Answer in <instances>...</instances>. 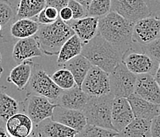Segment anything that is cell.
Returning a JSON list of instances; mask_svg holds the SVG:
<instances>
[{"mask_svg": "<svg viewBox=\"0 0 160 137\" xmlns=\"http://www.w3.org/2000/svg\"><path fill=\"white\" fill-rule=\"evenodd\" d=\"M2 72H3V68L2 66V57H1V54H0V77L2 76Z\"/></svg>", "mask_w": 160, "mask_h": 137, "instance_id": "obj_42", "label": "cell"}, {"mask_svg": "<svg viewBox=\"0 0 160 137\" xmlns=\"http://www.w3.org/2000/svg\"><path fill=\"white\" fill-rule=\"evenodd\" d=\"M132 110L128 98L114 97L112 105L111 118L114 129L120 132L134 119Z\"/></svg>", "mask_w": 160, "mask_h": 137, "instance_id": "obj_12", "label": "cell"}, {"mask_svg": "<svg viewBox=\"0 0 160 137\" xmlns=\"http://www.w3.org/2000/svg\"><path fill=\"white\" fill-rule=\"evenodd\" d=\"M0 137H10L6 128L0 126Z\"/></svg>", "mask_w": 160, "mask_h": 137, "instance_id": "obj_40", "label": "cell"}, {"mask_svg": "<svg viewBox=\"0 0 160 137\" xmlns=\"http://www.w3.org/2000/svg\"><path fill=\"white\" fill-rule=\"evenodd\" d=\"M111 10L133 23L152 14L145 0H112Z\"/></svg>", "mask_w": 160, "mask_h": 137, "instance_id": "obj_8", "label": "cell"}, {"mask_svg": "<svg viewBox=\"0 0 160 137\" xmlns=\"http://www.w3.org/2000/svg\"><path fill=\"white\" fill-rule=\"evenodd\" d=\"M45 1H46V6L55 7L58 10H61L63 7H67L69 2V0H45Z\"/></svg>", "mask_w": 160, "mask_h": 137, "instance_id": "obj_37", "label": "cell"}, {"mask_svg": "<svg viewBox=\"0 0 160 137\" xmlns=\"http://www.w3.org/2000/svg\"><path fill=\"white\" fill-rule=\"evenodd\" d=\"M155 14L160 19V10H158V11H157L156 13H155Z\"/></svg>", "mask_w": 160, "mask_h": 137, "instance_id": "obj_43", "label": "cell"}, {"mask_svg": "<svg viewBox=\"0 0 160 137\" xmlns=\"http://www.w3.org/2000/svg\"><path fill=\"white\" fill-rule=\"evenodd\" d=\"M27 137H33V136H32V135H29V136H27Z\"/></svg>", "mask_w": 160, "mask_h": 137, "instance_id": "obj_46", "label": "cell"}, {"mask_svg": "<svg viewBox=\"0 0 160 137\" xmlns=\"http://www.w3.org/2000/svg\"><path fill=\"white\" fill-rule=\"evenodd\" d=\"M59 17L66 23H69L70 21H72L73 20V14H72L70 7L67 6L59 10Z\"/></svg>", "mask_w": 160, "mask_h": 137, "instance_id": "obj_35", "label": "cell"}, {"mask_svg": "<svg viewBox=\"0 0 160 137\" xmlns=\"http://www.w3.org/2000/svg\"><path fill=\"white\" fill-rule=\"evenodd\" d=\"M20 110V103L4 91L0 87V121L5 122Z\"/></svg>", "mask_w": 160, "mask_h": 137, "instance_id": "obj_27", "label": "cell"}, {"mask_svg": "<svg viewBox=\"0 0 160 137\" xmlns=\"http://www.w3.org/2000/svg\"><path fill=\"white\" fill-rule=\"evenodd\" d=\"M56 103H53L46 97L39 95H30L26 98V112L34 125L52 117Z\"/></svg>", "mask_w": 160, "mask_h": 137, "instance_id": "obj_10", "label": "cell"}, {"mask_svg": "<svg viewBox=\"0 0 160 137\" xmlns=\"http://www.w3.org/2000/svg\"><path fill=\"white\" fill-rule=\"evenodd\" d=\"M151 136L160 137V115L156 116L152 120Z\"/></svg>", "mask_w": 160, "mask_h": 137, "instance_id": "obj_36", "label": "cell"}, {"mask_svg": "<svg viewBox=\"0 0 160 137\" xmlns=\"http://www.w3.org/2000/svg\"><path fill=\"white\" fill-rule=\"evenodd\" d=\"M33 66V62L29 59L19 63L10 72L7 81L14 84L20 91L25 89L32 76Z\"/></svg>", "mask_w": 160, "mask_h": 137, "instance_id": "obj_21", "label": "cell"}, {"mask_svg": "<svg viewBox=\"0 0 160 137\" xmlns=\"http://www.w3.org/2000/svg\"><path fill=\"white\" fill-rule=\"evenodd\" d=\"M75 1H77L78 2H79L80 4H82L84 7H86V8L87 9L88 8L89 6H90V2H91V1H92V0H75Z\"/></svg>", "mask_w": 160, "mask_h": 137, "instance_id": "obj_41", "label": "cell"}, {"mask_svg": "<svg viewBox=\"0 0 160 137\" xmlns=\"http://www.w3.org/2000/svg\"><path fill=\"white\" fill-rule=\"evenodd\" d=\"M112 0H92L87 8V16L102 17L110 12Z\"/></svg>", "mask_w": 160, "mask_h": 137, "instance_id": "obj_30", "label": "cell"}, {"mask_svg": "<svg viewBox=\"0 0 160 137\" xmlns=\"http://www.w3.org/2000/svg\"><path fill=\"white\" fill-rule=\"evenodd\" d=\"M154 76H155V80H156V82L158 83V84L159 85V87H160V62L158 63V68H157V70H156V72H155Z\"/></svg>", "mask_w": 160, "mask_h": 137, "instance_id": "obj_39", "label": "cell"}, {"mask_svg": "<svg viewBox=\"0 0 160 137\" xmlns=\"http://www.w3.org/2000/svg\"><path fill=\"white\" fill-rule=\"evenodd\" d=\"M51 77L55 84L62 90L70 89L76 85L73 75L66 68H62L55 71Z\"/></svg>", "mask_w": 160, "mask_h": 137, "instance_id": "obj_28", "label": "cell"}, {"mask_svg": "<svg viewBox=\"0 0 160 137\" xmlns=\"http://www.w3.org/2000/svg\"><path fill=\"white\" fill-rule=\"evenodd\" d=\"M134 25L135 23L111 10L106 15L99 17L98 33L116 47L124 56L132 49Z\"/></svg>", "mask_w": 160, "mask_h": 137, "instance_id": "obj_1", "label": "cell"}, {"mask_svg": "<svg viewBox=\"0 0 160 137\" xmlns=\"http://www.w3.org/2000/svg\"><path fill=\"white\" fill-rule=\"evenodd\" d=\"M43 12H44V15L47 17V18L51 21L52 23H54L59 18V10L55 7L46 6L45 8L43 10Z\"/></svg>", "mask_w": 160, "mask_h": 137, "instance_id": "obj_34", "label": "cell"}, {"mask_svg": "<svg viewBox=\"0 0 160 137\" xmlns=\"http://www.w3.org/2000/svg\"><path fill=\"white\" fill-rule=\"evenodd\" d=\"M143 53L148 54L154 60L160 62V36L150 43L142 45Z\"/></svg>", "mask_w": 160, "mask_h": 137, "instance_id": "obj_32", "label": "cell"}, {"mask_svg": "<svg viewBox=\"0 0 160 137\" xmlns=\"http://www.w3.org/2000/svg\"><path fill=\"white\" fill-rule=\"evenodd\" d=\"M92 64L83 55L79 54L72 58L66 63L62 65L63 68H66L71 71L74 76L77 86L82 87V84L90 69Z\"/></svg>", "mask_w": 160, "mask_h": 137, "instance_id": "obj_22", "label": "cell"}, {"mask_svg": "<svg viewBox=\"0 0 160 137\" xmlns=\"http://www.w3.org/2000/svg\"><path fill=\"white\" fill-rule=\"evenodd\" d=\"M128 51L123 56L122 62L136 75L150 73L155 75L158 62L145 53Z\"/></svg>", "mask_w": 160, "mask_h": 137, "instance_id": "obj_11", "label": "cell"}, {"mask_svg": "<svg viewBox=\"0 0 160 137\" xmlns=\"http://www.w3.org/2000/svg\"><path fill=\"white\" fill-rule=\"evenodd\" d=\"M160 36V19L152 14L135 23L132 39L140 45H146Z\"/></svg>", "mask_w": 160, "mask_h": 137, "instance_id": "obj_9", "label": "cell"}, {"mask_svg": "<svg viewBox=\"0 0 160 137\" xmlns=\"http://www.w3.org/2000/svg\"><path fill=\"white\" fill-rule=\"evenodd\" d=\"M89 98L82 88L75 85L70 89L63 90L55 103L64 108L82 111Z\"/></svg>", "mask_w": 160, "mask_h": 137, "instance_id": "obj_17", "label": "cell"}, {"mask_svg": "<svg viewBox=\"0 0 160 137\" xmlns=\"http://www.w3.org/2000/svg\"><path fill=\"white\" fill-rule=\"evenodd\" d=\"M34 124L24 113L14 114L6 121V129L10 137H27L32 134Z\"/></svg>", "mask_w": 160, "mask_h": 137, "instance_id": "obj_19", "label": "cell"}, {"mask_svg": "<svg viewBox=\"0 0 160 137\" xmlns=\"http://www.w3.org/2000/svg\"><path fill=\"white\" fill-rule=\"evenodd\" d=\"M158 115H160V104H159V109H158Z\"/></svg>", "mask_w": 160, "mask_h": 137, "instance_id": "obj_44", "label": "cell"}, {"mask_svg": "<svg viewBox=\"0 0 160 137\" xmlns=\"http://www.w3.org/2000/svg\"><path fill=\"white\" fill-rule=\"evenodd\" d=\"M81 88L89 98L100 97L111 93L109 73L98 66H91Z\"/></svg>", "mask_w": 160, "mask_h": 137, "instance_id": "obj_7", "label": "cell"}, {"mask_svg": "<svg viewBox=\"0 0 160 137\" xmlns=\"http://www.w3.org/2000/svg\"><path fill=\"white\" fill-rule=\"evenodd\" d=\"M15 17L11 3L7 0H0V25L4 27Z\"/></svg>", "mask_w": 160, "mask_h": 137, "instance_id": "obj_31", "label": "cell"}, {"mask_svg": "<svg viewBox=\"0 0 160 137\" xmlns=\"http://www.w3.org/2000/svg\"><path fill=\"white\" fill-rule=\"evenodd\" d=\"M2 25H0V31L2 30Z\"/></svg>", "mask_w": 160, "mask_h": 137, "instance_id": "obj_45", "label": "cell"}, {"mask_svg": "<svg viewBox=\"0 0 160 137\" xmlns=\"http://www.w3.org/2000/svg\"><path fill=\"white\" fill-rule=\"evenodd\" d=\"M74 34L71 26L59 17L52 24L41 25L35 37L43 54L58 55L63 44Z\"/></svg>", "mask_w": 160, "mask_h": 137, "instance_id": "obj_3", "label": "cell"}, {"mask_svg": "<svg viewBox=\"0 0 160 137\" xmlns=\"http://www.w3.org/2000/svg\"><path fill=\"white\" fill-rule=\"evenodd\" d=\"M134 93L151 103L160 104V87L154 75L150 73L137 75Z\"/></svg>", "mask_w": 160, "mask_h": 137, "instance_id": "obj_14", "label": "cell"}, {"mask_svg": "<svg viewBox=\"0 0 160 137\" xmlns=\"http://www.w3.org/2000/svg\"><path fill=\"white\" fill-rule=\"evenodd\" d=\"M68 24L73 29L82 44L87 43L98 33L99 17L87 16L78 20H72Z\"/></svg>", "mask_w": 160, "mask_h": 137, "instance_id": "obj_18", "label": "cell"}, {"mask_svg": "<svg viewBox=\"0 0 160 137\" xmlns=\"http://www.w3.org/2000/svg\"><path fill=\"white\" fill-rule=\"evenodd\" d=\"M42 54L43 52L35 36L19 39L14 44L12 51V57L17 63H21L35 57H40Z\"/></svg>", "mask_w": 160, "mask_h": 137, "instance_id": "obj_16", "label": "cell"}, {"mask_svg": "<svg viewBox=\"0 0 160 137\" xmlns=\"http://www.w3.org/2000/svg\"><path fill=\"white\" fill-rule=\"evenodd\" d=\"M78 132L49 117L35 125L31 135L33 137H75Z\"/></svg>", "mask_w": 160, "mask_h": 137, "instance_id": "obj_13", "label": "cell"}, {"mask_svg": "<svg viewBox=\"0 0 160 137\" xmlns=\"http://www.w3.org/2000/svg\"><path fill=\"white\" fill-rule=\"evenodd\" d=\"M116 137H119V136H118V135H117V136Z\"/></svg>", "mask_w": 160, "mask_h": 137, "instance_id": "obj_47", "label": "cell"}, {"mask_svg": "<svg viewBox=\"0 0 160 137\" xmlns=\"http://www.w3.org/2000/svg\"><path fill=\"white\" fill-rule=\"evenodd\" d=\"M68 7L72 10L73 20H78L87 16V9L75 0H69Z\"/></svg>", "mask_w": 160, "mask_h": 137, "instance_id": "obj_33", "label": "cell"}, {"mask_svg": "<svg viewBox=\"0 0 160 137\" xmlns=\"http://www.w3.org/2000/svg\"><path fill=\"white\" fill-rule=\"evenodd\" d=\"M110 92L114 97L128 98L134 93L136 76L121 62L109 73Z\"/></svg>", "mask_w": 160, "mask_h": 137, "instance_id": "obj_5", "label": "cell"}, {"mask_svg": "<svg viewBox=\"0 0 160 137\" xmlns=\"http://www.w3.org/2000/svg\"><path fill=\"white\" fill-rule=\"evenodd\" d=\"M81 54L87 58L92 66L101 68L109 74L122 62L123 58L119 50L99 33L82 45Z\"/></svg>", "mask_w": 160, "mask_h": 137, "instance_id": "obj_2", "label": "cell"}, {"mask_svg": "<svg viewBox=\"0 0 160 137\" xmlns=\"http://www.w3.org/2000/svg\"><path fill=\"white\" fill-rule=\"evenodd\" d=\"M135 117L152 121L158 115L159 104H155L133 93L128 97Z\"/></svg>", "mask_w": 160, "mask_h": 137, "instance_id": "obj_20", "label": "cell"}, {"mask_svg": "<svg viewBox=\"0 0 160 137\" xmlns=\"http://www.w3.org/2000/svg\"><path fill=\"white\" fill-rule=\"evenodd\" d=\"M145 2L148 4L152 14H155L160 10V0H145Z\"/></svg>", "mask_w": 160, "mask_h": 137, "instance_id": "obj_38", "label": "cell"}, {"mask_svg": "<svg viewBox=\"0 0 160 137\" xmlns=\"http://www.w3.org/2000/svg\"><path fill=\"white\" fill-rule=\"evenodd\" d=\"M118 134L119 132L112 129L87 124L75 137H116Z\"/></svg>", "mask_w": 160, "mask_h": 137, "instance_id": "obj_29", "label": "cell"}, {"mask_svg": "<svg viewBox=\"0 0 160 137\" xmlns=\"http://www.w3.org/2000/svg\"><path fill=\"white\" fill-rule=\"evenodd\" d=\"M29 88L31 93L46 97L53 103H56L63 91L55 84L51 76L40 66H36V65L33 66L32 76L29 82Z\"/></svg>", "mask_w": 160, "mask_h": 137, "instance_id": "obj_6", "label": "cell"}, {"mask_svg": "<svg viewBox=\"0 0 160 137\" xmlns=\"http://www.w3.org/2000/svg\"><path fill=\"white\" fill-rule=\"evenodd\" d=\"M152 121L134 117L132 121L119 132V137H152L151 136Z\"/></svg>", "mask_w": 160, "mask_h": 137, "instance_id": "obj_25", "label": "cell"}, {"mask_svg": "<svg viewBox=\"0 0 160 137\" xmlns=\"http://www.w3.org/2000/svg\"><path fill=\"white\" fill-rule=\"evenodd\" d=\"M39 28V23L31 18L18 19L10 27V34L16 39H26L35 36Z\"/></svg>", "mask_w": 160, "mask_h": 137, "instance_id": "obj_23", "label": "cell"}, {"mask_svg": "<svg viewBox=\"0 0 160 137\" xmlns=\"http://www.w3.org/2000/svg\"><path fill=\"white\" fill-rule=\"evenodd\" d=\"M46 7L45 0H20L16 17L18 19L32 18L39 14Z\"/></svg>", "mask_w": 160, "mask_h": 137, "instance_id": "obj_26", "label": "cell"}, {"mask_svg": "<svg viewBox=\"0 0 160 137\" xmlns=\"http://www.w3.org/2000/svg\"><path fill=\"white\" fill-rule=\"evenodd\" d=\"M52 120L80 132L87 125V118L82 110H72L56 106L53 110Z\"/></svg>", "mask_w": 160, "mask_h": 137, "instance_id": "obj_15", "label": "cell"}, {"mask_svg": "<svg viewBox=\"0 0 160 137\" xmlns=\"http://www.w3.org/2000/svg\"><path fill=\"white\" fill-rule=\"evenodd\" d=\"M82 43L80 40L77 35L74 34L72 37H70L60 48L57 58V63L60 66H62L67 62L79 55L82 53Z\"/></svg>", "mask_w": 160, "mask_h": 137, "instance_id": "obj_24", "label": "cell"}, {"mask_svg": "<svg viewBox=\"0 0 160 137\" xmlns=\"http://www.w3.org/2000/svg\"><path fill=\"white\" fill-rule=\"evenodd\" d=\"M113 98L114 95L112 93L89 98L82 110L87 124L115 130L111 118Z\"/></svg>", "mask_w": 160, "mask_h": 137, "instance_id": "obj_4", "label": "cell"}]
</instances>
